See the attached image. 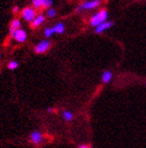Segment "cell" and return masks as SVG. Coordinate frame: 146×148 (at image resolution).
I'll return each instance as SVG.
<instances>
[{"label":"cell","instance_id":"1","mask_svg":"<svg viewBox=\"0 0 146 148\" xmlns=\"http://www.w3.org/2000/svg\"><path fill=\"white\" fill-rule=\"evenodd\" d=\"M107 16H109L107 11H105V10H101V11H99L98 13H96L94 16H92V18L90 19V24L92 26H94V27L100 25V24H102L103 22L107 21Z\"/></svg>","mask_w":146,"mask_h":148},{"label":"cell","instance_id":"2","mask_svg":"<svg viewBox=\"0 0 146 148\" xmlns=\"http://www.w3.org/2000/svg\"><path fill=\"white\" fill-rule=\"evenodd\" d=\"M45 140V136L40 130H32L29 134V141L34 145H41Z\"/></svg>","mask_w":146,"mask_h":148},{"label":"cell","instance_id":"3","mask_svg":"<svg viewBox=\"0 0 146 148\" xmlns=\"http://www.w3.org/2000/svg\"><path fill=\"white\" fill-rule=\"evenodd\" d=\"M21 17L25 21H28V22H32L34 20L36 16V11L31 8H25L24 10L21 11Z\"/></svg>","mask_w":146,"mask_h":148},{"label":"cell","instance_id":"4","mask_svg":"<svg viewBox=\"0 0 146 148\" xmlns=\"http://www.w3.org/2000/svg\"><path fill=\"white\" fill-rule=\"evenodd\" d=\"M50 47V42L48 41V40H42V41H40L36 46H34V53L36 54H43V53H45L49 49Z\"/></svg>","mask_w":146,"mask_h":148},{"label":"cell","instance_id":"5","mask_svg":"<svg viewBox=\"0 0 146 148\" xmlns=\"http://www.w3.org/2000/svg\"><path fill=\"white\" fill-rule=\"evenodd\" d=\"M100 0H91V1H86V2H84L82 4H80V5L77 8V12H80L82 11V10H93L95 9V8H97V6L100 4Z\"/></svg>","mask_w":146,"mask_h":148},{"label":"cell","instance_id":"6","mask_svg":"<svg viewBox=\"0 0 146 148\" xmlns=\"http://www.w3.org/2000/svg\"><path fill=\"white\" fill-rule=\"evenodd\" d=\"M11 37L14 38L17 42L22 43V42H24V41H26V39H27V34H26V32L24 31V29H19L11 35Z\"/></svg>","mask_w":146,"mask_h":148},{"label":"cell","instance_id":"7","mask_svg":"<svg viewBox=\"0 0 146 148\" xmlns=\"http://www.w3.org/2000/svg\"><path fill=\"white\" fill-rule=\"evenodd\" d=\"M113 24H114V23H113L112 21H105V22H103L102 24H100V25L96 26L95 33L96 34H101V33H103L104 31H107V29L112 27Z\"/></svg>","mask_w":146,"mask_h":148},{"label":"cell","instance_id":"8","mask_svg":"<svg viewBox=\"0 0 146 148\" xmlns=\"http://www.w3.org/2000/svg\"><path fill=\"white\" fill-rule=\"evenodd\" d=\"M113 79V73L111 71H104L101 74V81L103 84H109Z\"/></svg>","mask_w":146,"mask_h":148},{"label":"cell","instance_id":"9","mask_svg":"<svg viewBox=\"0 0 146 148\" xmlns=\"http://www.w3.org/2000/svg\"><path fill=\"white\" fill-rule=\"evenodd\" d=\"M62 118L65 122H72L74 119V114L69 109H64L62 111Z\"/></svg>","mask_w":146,"mask_h":148},{"label":"cell","instance_id":"10","mask_svg":"<svg viewBox=\"0 0 146 148\" xmlns=\"http://www.w3.org/2000/svg\"><path fill=\"white\" fill-rule=\"evenodd\" d=\"M20 26H21V21H20L19 19H14L11 21V25H9V34H11V36L14 34L17 29H20Z\"/></svg>","mask_w":146,"mask_h":148},{"label":"cell","instance_id":"11","mask_svg":"<svg viewBox=\"0 0 146 148\" xmlns=\"http://www.w3.org/2000/svg\"><path fill=\"white\" fill-rule=\"evenodd\" d=\"M44 21H45V16H43V15H38V16L34 18V21H32L31 26H32V27H38V26H40L42 23H44Z\"/></svg>","mask_w":146,"mask_h":148},{"label":"cell","instance_id":"12","mask_svg":"<svg viewBox=\"0 0 146 148\" xmlns=\"http://www.w3.org/2000/svg\"><path fill=\"white\" fill-rule=\"evenodd\" d=\"M52 29H53V32L56 33V34H63L65 32V25H64V23H57V24H55Z\"/></svg>","mask_w":146,"mask_h":148},{"label":"cell","instance_id":"13","mask_svg":"<svg viewBox=\"0 0 146 148\" xmlns=\"http://www.w3.org/2000/svg\"><path fill=\"white\" fill-rule=\"evenodd\" d=\"M18 66H19L18 61H16V60H11V61L9 62V64H7V69H11V71H14V69H18Z\"/></svg>","mask_w":146,"mask_h":148},{"label":"cell","instance_id":"14","mask_svg":"<svg viewBox=\"0 0 146 148\" xmlns=\"http://www.w3.org/2000/svg\"><path fill=\"white\" fill-rule=\"evenodd\" d=\"M32 5L34 9L40 10L43 6V1L42 0H32Z\"/></svg>","mask_w":146,"mask_h":148},{"label":"cell","instance_id":"15","mask_svg":"<svg viewBox=\"0 0 146 148\" xmlns=\"http://www.w3.org/2000/svg\"><path fill=\"white\" fill-rule=\"evenodd\" d=\"M53 29H51V27H47V29L44 31V35H45V37H47V38H49V37H51L52 35H53Z\"/></svg>","mask_w":146,"mask_h":148},{"label":"cell","instance_id":"16","mask_svg":"<svg viewBox=\"0 0 146 148\" xmlns=\"http://www.w3.org/2000/svg\"><path fill=\"white\" fill-rule=\"evenodd\" d=\"M46 14H47L48 17L53 18L54 16L56 15V11H55V10H53V9H48L47 10V13H46Z\"/></svg>","mask_w":146,"mask_h":148},{"label":"cell","instance_id":"17","mask_svg":"<svg viewBox=\"0 0 146 148\" xmlns=\"http://www.w3.org/2000/svg\"><path fill=\"white\" fill-rule=\"evenodd\" d=\"M42 1H43V6H44V8L50 9L51 5H52V0H42Z\"/></svg>","mask_w":146,"mask_h":148},{"label":"cell","instance_id":"18","mask_svg":"<svg viewBox=\"0 0 146 148\" xmlns=\"http://www.w3.org/2000/svg\"><path fill=\"white\" fill-rule=\"evenodd\" d=\"M46 112H48V114H53V112H55V108L52 107V106H49V107L46 108Z\"/></svg>","mask_w":146,"mask_h":148},{"label":"cell","instance_id":"19","mask_svg":"<svg viewBox=\"0 0 146 148\" xmlns=\"http://www.w3.org/2000/svg\"><path fill=\"white\" fill-rule=\"evenodd\" d=\"M77 148H91V146L88 145V144H80V145H78Z\"/></svg>","mask_w":146,"mask_h":148},{"label":"cell","instance_id":"20","mask_svg":"<svg viewBox=\"0 0 146 148\" xmlns=\"http://www.w3.org/2000/svg\"><path fill=\"white\" fill-rule=\"evenodd\" d=\"M13 12H14V13H17V12H19V8H18V6H14Z\"/></svg>","mask_w":146,"mask_h":148},{"label":"cell","instance_id":"21","mask_svg":"<svg viewBox=\"0 0 146 148\" xmlns=\"http://www.w3.org/2000/svg\"><path fill=\"white\" fill-rule=\"evenodd\" d=\"M1 57H2V55H1V54H0V59H1Z\"/></svg>","mask_w":146,"mask_h":148},{"label":"cell","instance_id":"22","mask_svg":"<svg viewBox=\"0 0 146 148\" xmlns=\"http://www.w3.org/2000/svg\"><path fill=\"white\" fill-rule=\"evenodd\" d=\"M145 84H146V82H145Z\"/></svg>","mask_w":146,"mask_h":148}]
</instances>
